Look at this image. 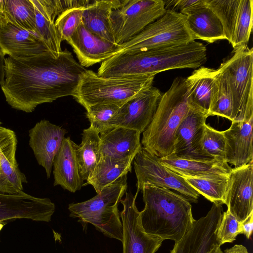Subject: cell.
<instances>
[{"instance_id": "obj_1", "label": "cell", "mask_w": 253, "mask_h": 253, "mask_svg": "<svg viewBox=\"0 0 253 253\" xmlns=\"http://www.w3.org/2000/svg\"><path fill=\"white\" fill-rule=\"evenodd\" d=\"M5 80L1 86L13 108L32 112L38 105L75 94L86 70L67 48L57 57L50 51L37 56L5 58Z\"/></svg>"}, {"instance_id": "obj_2", "label": "cell", "mask_w": 253, "mask_h": 253, "mask_svg": "<svg viewBox=\"0 0 253 253\" xmlns=\"http://www.w3.org/2000/svg\"><path fill=\"white\" fill-rule=\"evenodd\" d=\"M207 60V48L194 41L178 46L125 52L102 62L97 74L103 77L156 75L175 69H196Z\"/></svg>"}, {"instance_id": "obj_3", "label": "cell", "mask_w": 253, "mask_h": 253, "mask_svg": "<svg viewBox=\"0 0 253 253\" xmlns=\"http://www.w3.org/2000/svg\"><path fill=\"white\" fill-rule=\"evenodd\" d=\"M141 191L145 207L140 218L144 230L163 241H179L195 220L190 202L170 189L148 183Z\"/></svg>"}, {"instance_id": "obj_4", "label": "cell", "mask_w": 253, "mask_h": 253, "mask_svg": "<svg viewBox=\"0 0 253 253\" xmlns=\"http://www.w3.org/2000/svg\"><path fill=\"white\" fill-rule=\"evenodd\" d=\"M191 106L186 79L176 77L162 94L151 122L142 132V147L158 158L171 154L176 131Z\"/></svg>"}, {"instance_id": "obj_5", "label": "cell", "mask_w": 253, "mask_h": 253, "mask_svg": "<svg viewBox=\"0 0 253 253\" xmlns=\"http://www.w3.org/2000/svg\"><path fill=\"white\" fill-rule=\"evenodd\" d=\"M155 76L103 77L86 69L80 78L73 97L85 109L100 104L121 106L152 86Z\"/></svg>"}, {"instance_id": "obj_6", "label": "cell", "mask_w": 253, "mask_h": 253, "mask_svg": "<svg viewBox=\"0 0 253 253\" xmlns=\"http://www.w3.org/2000/svg\"><path fill=\"white\" fill-rule=\"evenodd\" d=\"M126 175L104 188L87 201L69 204L70 216L92 224L105 236L122 242L123 225L118 205L127 187Z\"/></svg>"}, {"instance_id": "obj_7", "label": "cell", "mask_w": 253, "mask_h": 253, "mask_svg": "<svg viewBox=\"0 0 253 253\" xmlns=\"http://www.w3.org/2000/svg\"><path fill=\"white\" fill-rule=\"evenodd\" d=\"M194 41L185 16L180 13L166 10L138 34L119 45L115 55L178 46Z\"/></svg>"}, {"instance_id": "obj_8", "label": "cell", "mask_w": 253, "mask_h": 253, "mask_svg": "<svg viewBox=\"0 0 253 253\" xmlns=\"http://www.w3.org/2000/svg\"><path fill=\"white\" fill-rule=\"evenodd\" d=\"M218 70L226 77L233 101V121L253 117V50L248 46L234 49Z\"/></svg>"}, {"instance_id": "obj_9", "label": "cell", "mask_w": 253, "mask_h": 253, "mask_svg": "<svg viewBox=\"0 0 253 253\" xmlns=\"http://www.w3.org/2000/svg\"><path fill=\"white\" fill-rule=\"evenodd\" d=\"M163 0H124L113 9L110 23L115 43L126 42L166 12Z\"/></svg>"}, {"instance_id": "obj_10", "label": "cell", "mask_w": 253, "mask_h": 253, "mask_svg": "<svg viewBox=\"0 0 253 253\" xmlns=\"http://www.w3.org/2000/svg\"><path fill=\"white\" fill-rule=\"evenodd\" d=\"M133 162L137 178V193L142 190L145 183H148L174 190L190 202H198L200 194L183 177L162 165L158 157L142 147L134 156Z\"/></svg>"}, {"instance_id": "obj_11", "label": "cell", "mask_w": 253, "mask_h": 253, "mask_svg": "<svg viewBox=\"0 0 253 253\" xmlns=\"http://www.w3.org/2000/svg\"><path fill=\"white\" fill-rule=\"evenodd\" d=\"M223 208L213 204L204 216L195 220L192 226L178 242L170 253H215L220 248L216 235Z\"/></svg>"}, {"instance_id": "obj_12", "label": "cell", "mask_w": 253, "mask_h": 253, "mask_svg": "<svg viewBox=\"0 0 253 253\" xmlns=\"http://www.w3.org/2000/svg\"><path fill=\"white\" fill-rule=\"evenodd\" d=\"M120 202L123 209L120 213L123 225V253H155L161 246L162 239L146 233L140 221L136 205L138 193L126 192Z\"/></svg>"}, {"instance_id": "obj_13", "label": "cell", "mask_w": 253, "mask_h": 253, "mask_svg": "<svg viewBox=\"0 0 253 253\" xmlns=\"http://www.w3.org/2000/svg\"><path fill=\"white\" fill-rule=\"evenodd\" d=\"M162 94L151 86L120 107L111 119L109 130L123 127L142 133L151 122Z\"/></svg>"}, {"instance_id": "obj_14", "label": "cell", "mask_w": 253, "mask_h": 253, "mask_svg": "<svg viewBox=\"0 0 253 253\" xmlns=\"http://www.w3.org/2000/svg\"><path fill=\"white\" fill-rule=\"evenodd\" d=\"M208 117L207 112L192 103L176 131L173 154L183 159L211 161L201 146L204 126Z\"/></svg>"}, {"instance_id": "obj_15", "label": "cell", "mask_w": 253, "mask_h": 253, "mask_svg": "<svg viewBox=\"0 0 253 253\" xmlns=\"http://www.w3.org/2000/svg\"><path fill=\"white\" fill-rule=\"evenodd\" d=\"M55 206L47 198H38L24 192L17 195L0 193V222L26 218L49 222Z\"/></svg>"}, {"instance_id": "obj_16", "label": "cell", "mask_w": 253, "mask_h": 253, "mask_svg": "<svg viewBox=\"0 0 253 253\" xmlns=\"http://www.w3.org/2000/svg\"><path fill=\"white\" fill-rule=\"evenodd\" d=\"M253 160L231 169L225 205L227 210L240 222L253 213Z\"/></svg>"}, {"instance_id": "obj_17", "label": "cell", "mask_w": 253, "mask_h": 253, "mask_svg": "<svg viewBox=\"0 0 253 253\" xmlns=\"http://www.w3.org/2000/svg\"><path fill=\"white\" fill-rule=\"evenodd\" d=\"M17 139L15 132L0 126V193L17 195L28 182L16 159Z\"/></svg>"}, {"instance_id": "obj_18", "label": "cell", "mask_w": 253, "mask_h": 253, "mask_svg": "<svg viewBox=\"0 0 253 253\" xmlns=\"http://www.w3.org/2000/svg\"><path fill=\"white\" fill-rule=\"evenodd\" d=\"M29 132V145L39 165L45 169L49 178L54 157L61 146L67 131L47 120H42Z\"/></svg>"}, {"instance_id": "obj_19", "label": "cell", "mask_w": 253, "mask_h": 253, "mask_svg": "<svg viewBox=\"0 0 253 253\" xmlns=\"http://www.w3.org/2000/svg\"><path fill=\"white\" fill-rule=\"evenodd\" d=\"M67 42L72 46L83 67L102 62L114 56L119 45L100 37L83 23Z\"/></svg>"}, {"instance_id": "obj_20", "label": "cell", "mask_w": 253, "mask_h": 253, "mask_svg": "<svg viewBox=\"0 0 253 253\" xmlns=\"http://www.w3.org/2000/svg\"><path fill=\"white\" fill-rule=\"evenodd\" d=\"M0 49L4 55L16 58L32 57L50 51L36 34L4 22H0Z\"/></svg>"}, {"instance_id": "obj_21", "label": "cell", "mask_w": 253, "mask_h": 253, "mask_svg": "<svg viewBox=\"0 0 253 253\" xmlns=\"http://www.w3.org/2000/svg\"><path fill=\"white\" fill-rule=\"evenodd\" d=\"M253 117L243 121H233L223 131L225 140V162L240 167L253 160Z\"/></svg>"}, {"instance_id": "obj_22", "label": "cell", "mask_w": 253, "mask_h": 253, "mask_svg": "<svg viewBox=\"0 0 253 253\" xmlns=\"http://www.w3.org/2000/svg\"><path fill=\"white\" fill-rule=\"evenodd\" d=\"M78 147L70 137H65L53 163V185H60L73 193L84 186L76 156Z\"/></svg>"}, {"instance_id": "obj_23", "label": "cell", "mask_w": 253, "mask_h": 253, "mask_svg": "<svg viewBox=\"0 0 253 253\" xmlns=\"http://www.w3.org/2000/svg\"><path fill=\"white\" fill-rule=\"evenodd\" d=\"M140 134L135 130L120 126L100 133L99 158L124 159L135 156L142 148Z\"/></svg>"}, {"instance_id": "obj_24", "label": "cell", "mask_w": 253, "mask_h": 253, "mask_svg": "<svg viewBox=\"0 0 253 253\" xmlns=\"http://www.w3.org/2000/svg\"><path fill=\"white\" fill-rule=\"evenodd\" d=\"M186 23L195 40L200 39L209 43L226 40L222 25L206 0L186 11Z\"/></svg>"}, {"instance_id": "obj_25", "label": "cell", "mask_w": 253, "mask_h": 253, "mask_svg": "<svg viewBox=\"0 0 253 253\" xmlns=\"http://www.w3.org/2000/svg\"><path fill=\"white\" fill-rule=\"evenodd\" d=\"M159 162L182 177L210 178L228 175L232 168L223 161H201L183 159L172 153L158 158Z\"/></svg>"}, {"instance_id": "obj_26", "label": "cell", "mask_w": 253, "mask_h": 253, "mask_svg": "<svg viewBox=\"0 0 253 253\" xmlns=\"http://www.w3.org/2000/svg\"><path fill=\"white\" fill-rule=\"evenodd\" d=\"M121 2L120 0H89L84 7L82 23L94 34L115 43L110 15Z\"/></svg>"}, {"instance_id": "obj_27", "label": "cell", "mask_w": 253, "mask_h": 253, "mask_svg": "<svg viewBox=\"0 0 253 253\" xmlns=\"http://www.w3.org/2000/svg\"><path fill=\"white\" fill-rule=\"evenodd\" d=\"M216 75L217 70L201 66L186 78L191 102L208 114L216 87Z\"/></svg>"}, {"instance_id": "obj_28", "label": "cell", "mask_w": 253, "mask_h": 253, "mask_svg": "<svg viewBox=\"0 0 253 253\" xmlns=\"http://www.w3.org/2000/svg\"><path fill=\"white\" fill-rule=\"evenodd\" d=\"M134 156L124 159L100 157L86 184L92 185L97 194L99 193L105 187L131 172V164Z\"/></svg>"}, {"instance_id": "obj_29", "label": "cell", "mask_w": 253, "mask_h": 253, "mask_svg": "<svg viewBox=\"0 0 253 253\" xmlns=\"http://www.w3.org/2000/svg\"><path fill=\"white\" fill-rule=\"evenodd\" d=\"M100 140L99 133L91 126L83 130L76 156L79 173L84 181L88 179L98 162Z\"/></svg>"}, {"instance_id": "obj_30", "label": "cell", "mask_w": 253, "mask_h": 253, "mask_svg": "<svg viewBox=\"0 0 253 253\" xmlns=\"http://www.w3.org/2000/svg\"><path fill=\"white\" fill-rule=\"evenodd\" d=\"M0 22L10 23L38 36L32 0H4L3 13L0 15Z\"/></svg>"}, {"instance_id": "obj_31", "label": "cell", "mask_w": 253, "mask_h": 253, "mask_svg": "<svg viewBox=\"0 0 253 253\" xmlns=\"http://www.w3.org/2000/svg\"><path fill=\"white\" fill-rule=\"evenodd\" d=\"M199 194L216 205L225 204L229 174L210 178L182 177Z\"/></svg>"}, {"instance_id": "obj_32", "label": "cell", "mask_w": 253, "mask_h": 253, "mask_svg": "<svg viewBox=\"0 0 253 253\" xmlns=\"http://www.w3.org/2000/svg\"><path fill=\"white\" fill-rule=\"evenodd\" d=\"M36 12V27L39 37L49 50L57 57L62 51V40L52 17L45 11L40 0H32Z\"/></svg>"}, {"instance_id": "obj_33", "label": "cell", "mask_w": 253, "mask_h": 253, "mask_svg": "<svg viewBox=\"0 0 253 253\" xmlns=\"http://www.w3.org/2000/svg\"><path fill=\"white\" fill-rule=\"evenodd\" d=\"M217 70L216 84L213 94L209 116L217 115L233 121V101L229 86L225 76Z\"/></svg>"}, {"instance_id": "obj_34", "label": "cell", "mask_w": 253, "mask_h": 253, "mask_svg": "<svg viewBox=\"0 0 253 253\" xmlns=\"http://www.w3.org/2000/svg\"><path fill=\"white\" fill-rule=\"evenodd\" d=\"M253 0H240L231 43L234 49L247 46L253 28Z\"/></svg>"}, {"instance_id": "obj_35", "label": "cell", "mask_w": 253, "mask_h": 253, "mask_svg": "<svg viewBox=\"0 0 253 253\" xmlns=\"http://www.w3.org/2000/svg\"><path fill=\"white\" fill-rule=\"evenodd\" d=\"M220 21L225 39L232 42L240 0H206Z\"/></svg>"}, {"instance_id": "obj_36", "label": "cell", "mask_w": 253, "mask_h": 253, "mask_svg": "<svg viewBox=\"0 0 253 253\" xmlns=\"http://www.w3.org/2000/svg\"><path fill=\"white\" fill-rule=\"evenodd\" d=\"M201 146L204 154L210 160L225 162V140L223 131L217 130L206 123Z\"/></svg>"}, {"instance_id": "obj_37", "label": "cell", "mask_w": 253, "mask_h": 253, "mask_svg": "<svg viewBox=\"0 0 253 253\" xmlns=\"http://www.w3.org/2000/svg\"><path fill=\"white\" fill-rule=\"evenodd\" d=\"M84 6L71 7L57 17L54 24L62 41L67 42L82 23Z\"/></svg>"}, {"instance_id": "obj_38", "label": "cell", "mask_w": 253, "mask_h": 253, "mask_svg": "<svg viewBox=\"0 0 253 253\" xmlns=\"http://www.w3.org/2000/svg\"><path fill=\"white\" fill-rule=\"evenodd\" d=\"M120 107L116 104H108L86 108V116L90 123V126L99 134L109 130V124Z\"/></svg>"}, {"instance_id": "obj_39", "label": "cell", "mask_w": 253, "mask_h": 253, "mask_svg": "<svg viewBox=\"0 0 253 253\" xmlns=\"http://www.w3.org/2000/svg\"><path fill=\"white\" fill-rule=\"evenodd\" d=\"M241 234V222L229 211H223L216 232V238L220 245L233 242L237 236Z\"/></svg>"}, {"instance_id": "obj_40", "label": "cell", "mask_w": 253, "mask_h": 253, "mask_svg": "<svg viewBox=\"0 0 253 253\" xmlns=\"http://www.w3.org/2000/svg\"><path fill=\"white\" fill-rule=\"evenodd\" d=\"M241 229L242 234H243L248 239H250L253 230V213L241 222Z\"/></svg>"}, {"instance_id": "obj_41", "label": "cell", "mask_w": 253, "mask_h": 253, "mask_svg": "<svg viewBox=\"0 0 253 253\" xmlns=\"http://www.w3.org/2000/svg\"><path fill=\"white\" fill-rule=\"evenodd\" d=\"M215 253H249L246 247L242 245H235L232 247L222 251L218 248Z\"/></svg>"}, {"instance_id": "obj_42", "label": "cell", "mask_w": 253, "mask_h": 253, "mask_svg": "<svg viewBox=\"0 0 253 253\" xmlns=\"http://www.w3.org/2000/svg\"><path fill=\"white\" fill-rule=\"evenodd\" d=\"M4 55L0 49V85L1 86L5 80Z\"/></svg>"}, {"instance_id": "obj_43", "label": "cell", "mask_w": 253, "mask_h": 253, "mask_svg": "<svg viewBox=\"0 0 253 253\" xmlns=\"http://www.w3.org/2000/svg\"><path fill=\"white\" fill-rule=\"evenodd\" d=\"M4 0H0V15L3 13Z\"/></svg>"}, {"instance_id": "obj_44", "label": "cell", "mask_w": 253, "mask_h": 253, "mask_svg": "<svg viewBox=\"0 0 253 253\" xmlns=\"http://www.w3.org/2000/svg\"><path fill=\"white\" fill-rule=\"evenodd\" d=\"M6 224V222H0V232L4 225Z\"/></svg>"}, {"instance_id": "obj_45", "label": "cell", "mask_w": 253, "mask_h": 253, "mask_svg": "<svg viewBox=\"0 0 253 253\" xmlns=\"http://www.w3.org/2000/svg\"><path fill=\"white\" fill-rule=\"evenodd\" d=\"M2 124V123L0 121V125Z\"/></svg>"}]
</instances>
